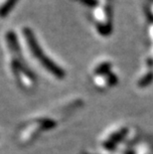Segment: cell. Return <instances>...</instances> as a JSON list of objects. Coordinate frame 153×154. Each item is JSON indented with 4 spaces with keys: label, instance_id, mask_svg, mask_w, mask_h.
I'll use <instances>...</instances> for the list:
<instances>
[{
    "label": "cell",
    "instance_id": "cell-6",
    "mask_svg": "<svg viewBox=\"0 0 153 154\" xmlns=\"http://www.w3.org/2000/svg\"><path fill=\"white\" fill-rule=\"evenodd\" d=\"M151 11H152V13H153V6H152V8H151Z\"/></svg>",
    "mask_w": 153,
    "mask_h": 154
},
{
    "label": "cell",
    "instance_id": "cell-4",
    "mask_svg": "<svg viewBox=\"0 0 153 154\" xmlns=\"http://www.w3.org/2000/svg\"><path fill=\"white\" fill-rule=\"evenodd\" d=\"M149 36H150L151 40L153 42V23L150 25V27H149Z\"/></svg>",
    "mask_w": 153,
    "mask_h": 154
},
{
    "label": "cell",
    "instance_id": "cell-2",
    "mask_svg": "<svg viewBox=\"0 0 153 154\" xmlns=\"http://www.w3.org/2000/svg\"><path fill=\"white\" fill-rule=\"evenodd\" d=\"M22 34H23L24 38H25V41H26V44H27L28 48L30 49V51L33 53L36 57L38 59L40 58L42 60V63H43L45 66H46L48 69H50V71L54 72V73H59L60 70L57 68L56 65H54L50 60H48L44 57L43 53H42L40 47L38 46L37 42H36V39H35V36L33 34V32L31 31V29L29 28H23L22 29Z\"/></svg>",
    "mask_w": 153,
    "mask_h": 154
},
{
    "label": "cell",
    "instance_id": "cell-1",
    "mask_svg": "<svg viewBox=\"0 0 153 154\" xmlns=\"http://www.w3.org/2000/svg\"><path fill=\"white\" fill-rule=\"evenodd\" d=\"M96 29L100 35H109L112 32V7L109 0H102L93 11Z\"/></svg>",
    "mask_w": 153,
    "mask_h": 154
},
{
    "label": "cell",
    "instance_id": "cell-5",
    "mask_svg": "<svg viewBox=\"0 0 153 154\" xmlns=\"http://www.w3.org/2000/svg\"><path fill=\"white\" fill-rule=\"evenodd\" d=\"M89 1H93V2H96V0H87V2H89Z\"/></svg>",
    "mask_w": 153,
    "mask_h": 154
},
{
    "label": "cell",
    "instance_id": "cell-3",
    "mask_svg": "<svg viewBox=\"0 0 153 154\" xmlns=\"http://www.w3.org/2000/svg\"><path fill=\"white\" fill-rule=\"evenodd\" d=\"M18 1L19 0H3L0 3V18H5L6 16H8L9 12L17 4Z\"/></svg>",
    "mask_w": 153,
    "mask_h": 154
}]
</instances>
